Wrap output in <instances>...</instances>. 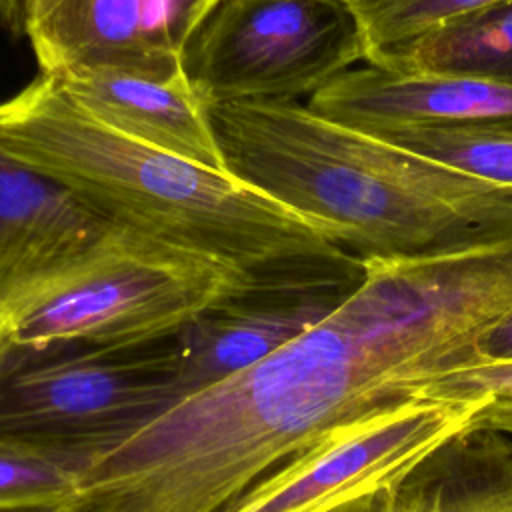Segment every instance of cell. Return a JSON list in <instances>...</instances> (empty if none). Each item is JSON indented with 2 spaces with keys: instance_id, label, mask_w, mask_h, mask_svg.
<instances>
[{
  "instance_id": "obj_8",
  "label": "cell",
  "mask_w": 512,
  "mask_h": 512,
  "mask_svg": "<svg viewBox=\"0 0 512 512\" xmlns=\"http://www.w3.org/2000/svg\"><path fill=\"white\" fill-rule=\"evenodd\" d=\"M0 20L30 42L42 76L182 72L164 0H0Z\"/></svg>"
},
{
  "instance_id": "obj_7",
  "label": "cell",
  "mask_w": 512,
  "mask_h": 512,
  "mask_svg": "<svg viewBox=\"0 0 512 512\" xmlns=\"http://www.w3.org/2000/svg\"><path fill=\"white\" fill-rule=\"evenodd\" d=\"M480 406V400H412L332 432L262 476L224 512H328L400 486L444 444L468 432Z\"/></svg>"
},
{
  "instance_id": "obj_22",
  "label": "cell",
  "mask_w": 512,
  "mask_h": 512,
  "mask_svg": "<svg viewBox=\"0 0 512 512\" xmlns=\"http://www.w3.org/2000/svg\"><path fill=\"white\" fill-rule=\"evenodd\" d=\"M328 512H402L400 486L380 488V490L362 494Z\"/></svg>"
},
{
  "instance_id": "obj_4",
  "label": "cell",
  "mask_w": 512,
  "mask_h": 512,
  "mask_svg": "<svg viewBox=\"0 0 512 512\" xmlns=\"http://www.w3.org/2000/svg\"><path fill=\"white\" fill-rule=\"evenodd\" d=\"M248 284L258 282L208 256L112 226L0 306L16 346H138L176 336L202 310Z\"/></svg>"
},
{
  "instance_id": "obj_3",
  "label": "cell",
  "mask_w": 512,
  "mask_h": 512,
  "mask_svg": "<svg viewBox=\"0 0 512 512\" xmlns=\"http://www.w3.org/2000/svg\"><path fill=\"white\" fill-rule=\"evenodd\" d=\"M0 150L114 226L208 256L250 282L358 270L364 260L228 174L132 140L38 74L0 102Z\"/></svg>"
},
{
  "instance_id": "obj_12",
  "label": "cell",
  "mask_w": 512,
  "mask_h": 512,
  "mask_svg": "<svg viewBox=\"0 0 512 512\" xmlns=\"http://www.w3.org/2000/svg\"><path fill=\"white\" fill-rule=\"evenodd\" d=\"M112 226L64 186L0 150V302Z\"/></svg>"
},
{
  "instance_id": "obj_14",
  "label": "cell",
  "mask_w": 512,
  "mask_h": 512,
  "mask_svg": "<svg viewBox=\"0 0 512 512\" xmlns=\"http://www.w3.org/2000/svg\"><path fill=\"white\" fill-rule=\"evenodd\" d=\"M392 70L454 72L512 86V0L430 34Z\"/></svg>"
},
{
  "instance_id": "obj_10",
  "label": "cell",
  "mask_w": 512,
  "mask_h": 512,
  "mask_svg": "<svg viewBox=\"0 0 512 512\" xmlns=\"http://www.w3.org/2000/svg\"><path fill=\"white\" fill-rule=\"evenodd\" d=\"M306 106L366 134L424 128L512 132V86L454 72L350 68L314 92Z\"/></svg>"
},
{
  "instance_id": "obj_16",
  "label": "cell",
  "mask_w": 512,
  "mask_h": 512,
  "mask_svg": "<svg viewBox=\"0 0 512 512\" xmlns=\"http://www.w3.org/2000/svg\"><path fill=\"white\" fill-rule=\"evenodd\" d=\"M80 476L76 454L0 438V512H54L76 494Z\"/></svg>"
},
{
  "instance_id": "obj_20",
  "label": "cell",
  "mask_w": 512,
  "mask_h": 512,
  "mask_svg": "<svg viewBox=\"0 0 512 512\" xmlns=\"http://www.w3.org/2000/svg\"><path fill=\"white\" fill-rule=\"evenodd\" d=\"M400 498L402 512H438L436 490L420 466L400 484Z\"/></svg>"
},
{
  "instance_id": "obj_6",
  "label": "cell",
  "mask_w": 512,
  "mask_h": 512,
  "mask_svg": "<svg viewBox=\"0 0 512 512\" xmlns=\"http://www.w3.org/2000/svg\"><path fill=\"white\" fill-rule=\"evenodd\" d=\"M364 60L346 0H224L182 50V70L206 106L296 102Z\"/></svg>"
},
{
  "instance_id": "obj_5",
  "label": "cell",
  "mask_w": 512,
  "mask_h": 512,
  "mask_svg": "<svg viewBox=\"0 0 512 512\" xmlns=\"http://www.w3.org/2000/svg\"><path fill=\"white\" fill-rule=\"evenodd\" d=\"M180 398L174 336L138 346L0 352V438L86 456Z\"/></svg>"
},
{
  "instance_id": "obj_15",
  "label": "cell",
  "mask_w": 512,
  "mask_h": 512,
  "mask_svg": "<svg viewBox=\"0 0 512 512\" xmlns=\"http://www.w3.org/2000/svg\"><path fill=\"white\" fill-rule=\"evenodd\" d=\"M370 66L394 68L430 34L504 0H346Z\"/></svg>"
},
{
  "instance_id": "obj_23",
  "label": "cell",
  "mask_w": 512,
  "mask_h": 512,
  "mask_svg": "<svg viewBox=\"0 0 512 512\" xmlns=\"http://www.w3.org/2000/svg\"><path fill=\"white\" fill-rule=\"evenodd\" d=\"M6 342H8V320H6L4 308L0 306V352L6 346Z\"/></svg>"
},
{
  "instance_id": "obj_1",
  "label": "cell",
  "mask_w": 512,
  "mask_h": 512,
  "mask_svg": "<svg viewBox=\"0 0 512 512\" xmlns=\"http://www.w3.org/2000/svg\"><path fill=\"white\" fill-rule=\"evenodd\" d=\"M420 380L400 316L348 296L264 360L86 456L76 494L54 512H224L288 458L410 402Z\"/></svg>"
},
{
  "instance_id": "obj_2",
  "label": "cell",
  "mask_w": 512,
  "mask_h": 512,
  "mask_svg": "<svg viewBox=\"0 0 512 512\" xmlns=\"http://www.w3.org/2000/svg\"><path fill=\"white\" fill-rule=\"evenodd\" d=\"M226 172L362 260L512 242V188L282 100L208 106Z\"/></svg>"
},
{
  "instance_id": "obj_11",
  "label": "cell",
  "mask_w": 512,
  "mask_h": 512,
  "mask_svg": "<svg viewBox=\"0 0 512 512\" xmlns=\"http://www.w3.org/2000/svg\"><path fill=\"white\" fill-rule=\"evenodd\" d=\"M56 82L86 114L108 128L228 174L208 106L184 70L168 80L122 72H86Z\"/></svg>"
},
{
  "instance_id": "obj_13",
  "label": "cell",
  "mask_w": 512,
  "mask_h": 512,
  "mask_svg": "<svg viewBox=\"0 0 512 512\" xmlns=\"http://www.w3.org/2000/svg\"><path fill=\"white\" fill-rule=\"evenodd\" d=\"M420 468L436 490L438 512H512V436L464 432Z\"/></svg>"
},
{
  "instance_id": "obj_21",
  "label": "cell",
  "mask_w": 512,
  "mask_h": 512,
  "mask_svg": "<svg viewBox=\"0 0 512 512\" xmlns=\"http://www.w3.org/2000/svg\"><path fill=\"white\" fill-rule=\"evenodd\" d=\"M482 362H508L512 360V308L488 328L480 340Z\"/></svg>"
},
{
  "instance_id": "obj_18",
  "label": "cell",
  "mask_w": 512,
  "mask_h": 512,
  "mask_svg": "<svg viewBox=\"0 0 512 512\" xmlns=\"http://www.w3.org/2000/svg\"><path fill=\"white\" fill-rule=\"evenodd\" d=\"M434 402H482L472 416L468 432L490 430L512 436V360L478 362L444 374L418 396Z\"/></svg>"
},
{
  "instance_id": "obj_19",
  "label": "cell",
  "mask_w": 512,
  "mask_h": 512,
  "mask_svg": "<svg viewBox=\"0 0 512 512\" xmlns=\"http://www.w3.org/2000/svg\"><path fill=\"white\" fill-rule=\"evenodd\" d=\"M172 42L182 54L188 40L224 0H164Z\"/></svg>"
},
{
  "instance_id": "obj_17",
  "label": "cell",
  "mask_w": 512,
  "mask_h": 512,
  "mask_svg": "<svg viewBox=\"0 0 512 512\" xmlns=\"http://www.w3.org/2000/svg\"><path fill=\"white\" fill-rule=\"evenodd\" d=\"M390 144L472 178L512 188V132L492 128H424L374 132Z\"/></svg>"
},
{
  "instance_id": "obj_9",
  "label": "cell",
  "mask_w": 512,
  "mask_h": 512,
  "mask_svg": "<svg viewBox=\"0 0 512 512\" xmlns=\"http://www.w3.org/2000/svg\"><path fill=\"white\" fill-rule=\"evenodd\" d=\"M358 270L248 284L220 298L176 336L180 396L252 366L326 318L364 280Z\"/></svg>"
}]
</instances>
